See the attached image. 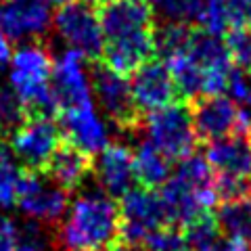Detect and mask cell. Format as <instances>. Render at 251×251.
Masks as SVG:
<instances>
[{
  "mask_svg": "<svg viewBox=\"0 0 251 251\" xmlns=\"http://www.w3.org/2000/svg\"><path fill=\"white\" fill-rule=\"evenodd\" d=\"M120 203L107 193L86 191L69 203L57 224L54 245L59 251H97L120 239Z\"/></svg>",
  "mask_w": 251,
  "mask_h": 251,
  "instance_id": "1",
  "label": "cell"
},
{
  "mask_svg": "<svg viewBox=\"0 0 251 251\" xmlns=\"http://www.w3.org/2000/svg\"><path fill=\"white\" fill-rule=\"evenodd\" d=\"M54 61L44 42L21 44L11 57V88L19 97L25 117H57L59 107L50 88Z\"/></svg>",
  "mask_w": 251,
  "mask_h": 251,
  "instance_id": "2",
  "label": "cell"
},
{
  "mask_svg": "<svg viewBox=\"0 0 251 251\" xmlns=\"http://www.w3.org/2000/svg\"><path fill=\"white\" fill-rule=\"evenodd\" d=\"M147 140L168 157L170 161H180L195 153L197 132L193 126V113L184 103H172L145 120Z\"/></svg>",
  "mask_w": 251,
  "mask_h": 251,
  "instance_id": "3",
  "label": "cell"
},
{
  "mask_svg": "<svg viewBox=\"0 0 251 251\" xmlns=\"http://www.w3.org/2000/svg\"><path fill=\"white\" fill-rule=\"evenodd\" d=\"M57 34L67 42L69 49L82 52L90 63L103 57L105 36L100 27L99 9L86 0H74L57 9L52 17Z\"/></svg>",
  "mask_w": 251,
  "mask_h": 251,
  "instance_id": "4",
  "label": "cell"
},
{
  "mask_svg": "<svg viewBox=\"0 0 251 251\" xmlns=\"http://www.w3.org/2000/svg\"><path fill=\"white\" fill-rule=\"evenodd\" d=\"M61 143L63 132L57 117H25L6 138V145L19 166L31 172H44Z\"/></svg>",
  "mask_w": 251,
  "mask_h": 251,
  "instance_id": "5",
  "label": "cell"
},
{
  "mask_svg": "<svg viewBox=\"0 0 251 251\" xmlns=\"http://www.w3.org/2000/svg\"><path fill=\"white\" fill-rule=\"evenodd\" d=\"M90 86L97 94L100 109L115 128L122 132H136L143 126V115L134 105L132 88L126 75L111 72L107 65L97 61L90 67Z\"/></svg>",
  "mask_w": 251,
  "mask_h": 251,
  "instance_id": "6",
  "label": "cell"
},
{
  "mask_svg": "<svg viewBox=\"0 0 251 251\" xmlns=\"http://www.w3.org/2000/svg\"><path fill=\"white\" fill-rule=\"evenodd\" d=\"M69 193L46 176V172L23 170L19 182V209L38 224H59L69 209Z\"/></svg>",
  "mask_w": 251,
  "mask_h": 251,
  "instance_id": "7",
  "label": "cell"
},
{
  "mask_svg": "<svg viewBox=\"0 0 251 251\" xmlns=\"http://www.w3.org/2000/svg\"><path fill=\"white\" fill-rule=\"evenodd\" d=\"M120 216L122 228L120 239L143 245L149 234L157 232L159 228L170 226V220L163 207L159 193L149 191V188H132L120 199Z\"/></svg>",
  "mask_w": 251,
  "mask_h": 251,
  "instance_id": "8",
  "label": "cell"
},
{
  "mask_svg": "<svg viewBox=\"0 0 251 251\" xmlns=\"http://www.w3.org/2000/svg\"><path fill=\"white\" fill-rule=\"evenodd\" d=\"M86 57L82 52L69 49L54 61L50 88L57 100L59 113L67 109H77L92 105V86H90V72L84 67Z\"/></svg>",
  "mask_w": 251,
  "mask_h": 251,
  "instance_id": "9",
  "label": "cell"
},
{
  "mask_svg": "<svg viewBox=\"0 0 251 251\" xmlns=\"http://www.w3.org/2000/svg\"><path fill=\"white\" fill-rule=\"evenodd\" d=\"M130 88L140 115L155 113L163 107L176 103L178 99L174 75H172L168 63H163L161 59H151L143 67H138L132 74Z\"/></svg>",
  "mask_w": 251,
  "mask_h": 251,
  "instance_id": "10",
  "label": "cell"
},
{
  "mask_svg": "<svg viewBox=\"0 0 251 251\" xmlns=\"http://www.w3.org/2000/svg\"><path fill=\"white\" fill-rule=\"evenodd\" d=\"M92 172L97 176L100 191L107 193L111 199H122L126 193L134 188V184H138L134 170V151L120 143L107 145L100 151Z\"/></svg>",
  "mask_w": 251,
  "mask_h": 251,
  "instance_id": "11",
  "label": "cell"
},
{
  "mask_svg": "<svg viewBox=\"0 0 251 251\" xmlns=\"http://www.w3.org/2000/svg\"><path fill=\"white\" fill-rule=\"evenodd\" d=\"M99 17L105 42L155 29L153 9L140 0H111L99 6Z\"/></svg>",
  "mask_w": 251,
  "mask_h": 251,
  "instance_id": "12",
  "label": "cell"
},
{
  "mask_svg": "<svg viewBox=\"0 0 251 251\" xmlns=\"http://www.w3.org/2000/svg\"><path fill=\"white\" fill-rule=\"evenodd\" d=\"M59 128L67 143L75 145L88 155H97L109 145V132L94 105L67 109L57 115Z\"/></svg>",
  "mask_w": 251,
  "mask_h": 251,
  "instance_id": "13",
  "label": "cell"
},
{
  "mask_svg": "<svg viewBox=\"0 0 251 251\" xmlns=\"http://www.w3.org/2000/svg\"><path fill=\"white\" fill-rule=\"evenodd\" d=\"M50 25L49 0H6L0 4V31L9 40L40 38Z\"/></svg>",
  "mask_w": 251,
  "mask_h": 251,
  "instance_id": "14",
  "label": "cell"
},
{
  "mask_svg": "<svg viewBox=\"0 0 251 251\" xmlns=\"http://www.w3.org/2000/svg\"><path fill=\"white\" fill-rule=\"evenodd\" d=\"M193 126L197 138L211 140L224 138L239 132V107L224 94L203 97L193 103Z\"/></svg>",
  "mask_w": 251,
  "mask_h": 251,
  "instance_id": "15",
  "label": "cell"
},
{
  "mask_svg": "<svg viewBox=\"0 0 251 251\" xmlns=\"http://www.w3.org/2000/svg\"><path fill=\"white\" fill-rule=\"evenodd\" d=\"M153 54H155V40L151 29V31H140V34L134 36L107 40L100 63L120 75H132L138 67H143L147 61H151Z\"/></svg>",
  "mask_w": 251,
  "mask_h": 251,
  "instance_id": "16",
  "label": "cell"
},
{
  "mask_svg": "<svg viewBox=\"0 0 251 251\" xmlns=\"http://www.w3.org/2000/svg\"><path fill=\"white\" fill-rule=\"evenodd\" d=\"M205 159L218 176L251 178V136L234 132L230 136L207 143Z\"/></svg>",
  "mask_w": 251,
  "mask_h": 251,
  "instance_id": "17",
  "label": "cell"
},
{
  "mask_svg": "<svg viewBox=\"0 0 251 251\" xmlns=\"http://www.w3.org/2000/svg\"><path fill=\"white\" fill-rule=\"evenodd\" d=\"M92 170H94L92 155L84 153L82 149H77L75 145L67 143L63 138V143L50 157L44 172L54 184H59L67 193H72L86 182V178L92 174Z\"/></svg>",
  "mask_w": 251,
  "mask_h": 251,
  "instance_id": "18",
  "label": "cell"
},
{
  "mask_svg": "<svg viewBox=\"0 0 251 251\" xmlns=\"http://www.w3.org/2000/svg\"><path fill=\"white\" fill-rule=\"evenodd\" d=\"M251 0H205L197 23L211 36H226L234 27H243L249 19Z\"/></svg>",
  "mask_w": 251,
  "mask_h": 251,
  "instance_id": "19",
  "label": "cell"
},
{
  "mask_svg": "<svg viewBox=\"0 0 251 251\" xmlns=\"http://www.w3.org/2000/svg\"><path fill=\"white\" fill-rule=\"evenodd\" d=\"M134 170H136V182L143 188H149V191L161 188L170 180L172 172H174L172 170V161L149 140H143L134 151Z\"/></svg>",
  "mask_w": 251,
  "mask_h": 251,
  "instance_id": "20",
  "label": "cell"
},
{
  "mask_svg": "<svg viewBox=\"0 0 251 251\" xmlns=\"http://www.w3.org/2000/svg\"><path fill=\"white\" fill-rule=\"evenodd\" d=\"M214 216L224 237L251 245V197L220 203Z\"/></svg>",
  "mask_w": 251,
  "mask_h": 251,
  "instance_id": "21",
  "label": "cell"
},
{
  "mask_svg": "<svg viewBox=\"0 0 251 251\" xmlns=\"http://www.w3.org/2000/svg\"><path fill=\"white\" fill-rule=\"evenodd\" d=\"M195 31L191 25L174 21H163L153 29V40H155V54L163 63H170L178 57L186 54L188 46H191Z\"/></svg>",
  "mask_w": 251,
  "mask_h": 251,
  "instance_id": "22",
  "label": "cell"
},
{
  "mask_svg": "<svg viewBox=\"0 0 251 251\" xmlns=\"http://www.w3.org/2000/svg\"><path fill=\"white\" fill-rule=\"evenodd\" d=\"M182 237L188 251H209L222 237V230L216 222V216L209 211H203L201 216L191 220L186 226H182Z\"/></svg>",
  "mask_w": 251,
  "mask_h": 251,
  "instance_id": "23",
  "label": "cell"
},
{
  "mask_svg": "<svg viewBox=\"0 0 251 251\" xmlns=\"http://www.w3.org/2000/svg\"><path fill=\"white\" fill-rule=\"evenodd\" d=\"M23 168L6 143H0V207H13L19 197Z\"/></svg>",
  "mask_w": 251,
  "mask_h": 251,
  "instance_id": "24",
  "label": "cell"
},
{
  "mask_svg": "<svg viewBox=\"0 0 251 251\" xmlns=\"http://www.w3.org/2000/svg\"><path fill=\"white\" fill-rule=\"evenodd\" d=\"M23 120H25V109L19 97L11 86L0 84V136L6 140L23 124Z\"/></svg>",
  "mask_w": 251,
  "mask_h": 251,
  "instance_id": "25",
  "label": "cell"
},
{
  "mask_svg": "<svg viewBox=\"0 0 251 251\" xmlns=\"http://www.w3.org/2000/svg\"><path fill=\"white\" fill-rule=\"evenodd\" d=\"M234 67L251 72V27H234L224 38Z\"/></svg>",
  "mask_w": 251,
  "mask_h": 251,
  "instance_id": "26",
  "label": "cell"
},
{
  "mask_svg": "<svg viewBox=\"0 0 251 251\" xmlns=\"http://www.w3.org/2000/svg\"><path fill=\"white\" fill-rule=\"evenodd\" d=\"M203 4H205V0H163L159 4V11L166 21L191 25L193 21L199 19Z\"/></svg>",
  "mask_w": 251,
  "mask_h": 251,
  "instance_id": "27",
  "label": "cell"
},
{
  "mask_svg": "<svg viewBox=\"0 0 251 251\" xmlns=\"http://www.w3.org/2000/svg\"><path fill=\"white\" fill-rule=\"evenodd\" d=\"M145 251H188L182 237V230L176 226H166L157 232L149 234L143 243Z\"/></svg>",
  "mask_w": 251,
  "mask_h": 251,
  "instance_id": "28",
  "label": "cell"
},
{
  "mask_svg": "<svg viewBox=\"0 0 251 251\" xmlns=\"http://www.w3.org/2000/svg\"><path fill=\"white\" fill-rule=\"evenodd\" d=\"M214 188H216L218 203L234 201V199H243V197H251V182H249V178L218 176L214 180Z\"/></svg>",
  "mask_w": 251,
  "mask_h": 251,
  "instance_id": "29",
  "label": "cell"
},
{
  "mask_svg": "<svg viewBox=\"0 0 251 251\" xmlns=\"http://www.w3.org/2000/svg\"><path fill=\"white\" fill-rule=\"evenodd\" d=\"M17 251H50L49 241H46L42 226L38 222L25 224V228L19 230V245Z\"/></svg>",
  "mask_w": 251,
  "mask_h": 251,
  "instance_id": "30",
  "label": "cell"
},
{
  "mask_svg": "<svg viewBox=\"0 0 251 251\" xmlns=\"http://www.w3.org/2000/svg\"><path fill=\"white\" fill-rule=\"evenodd\" d=\"M19 228L11 218L0 216V251H17Z\"/></svg>",
  "mask_w": 251,
  "mask_h": 251,
  "instance_id": "31",
  "label": "cell"
},
{
  "mask_svg": "<svg viewBox=\"0 0 251 251\" xmlns=\"http://www.w3.org/2000/svg\"><path fill=\"white\" fill-rule=\"evenodd\" d=\"M97 251H145V249H143V245H134V243H128V241L117 239V241L109 243V245L100 247Z\"/></svg>",
  "mask_w": 251,
  "mask_h": 251,
  "instance_id": "32",
  "label": "cell"
},
{
  "mask_svg": "<svg viewBox=\"0 0 251 251\" xmlns=\"http://www.w3.org/2000/svg\"><path fill=\"white\" fill-rule=\"evenodd\" d=\"M11 57H13V54H11V40L2 34V31H0V65L6 63Z\"/></svg>",
  "mask_w": 251,
  "mask_h": 251,
  "instance_id": "33",
  "label": "cell"
},
{
  "mask_svg": "<svg viewBox=\"0 0 251 251\" xmlns=\"http://www.w3.org/2000/svg\"><path fill=\"white\" fill-rule=\"evenodd\" d=\"M140 2H145V4H149V6H159L163 0H140Z\"/></svg>",
  "mask_w": 251,
  "mask_h": 251,
  "instance_id": "34",
  "label": "cell"
},
{
  "mask_svg": "<svg viewBox=\"0 0 251 251\" xmlns=\"http://www.w3.org/2000/svg\"><path fill=\"white\" fill-rule=\"evenodd\" d=\"M49 2L57 4V6H63V4H69V2H74V0H49Z\"/></svg>",
  "mask_w": 251,
  "mask_h": 251,
  "instance_id": "35",
  "label": "cell"
},
{
  "mask_svg": "<svg viewBox=\"0 0 251 251\" xmlns=\"http://www.w3.org/2000/svg\"><path fill=\"white\" fill-rule=\"evenodd\" d=\"M247 23H249V27H251V11H249V19H247Z\"/></svg>",
  "mask_w": 251,
  "mask_h": 251,
  "instance_id": "36",
  "label": "cell"
},
{
  "mask_svg": "<svg viewBox=\"0 0 251 251\" xmlns=\"http://www.w3.org/2000/svg\"><path fill=\"white\" fill-rule=\"evenodd\" d=\"M2 2H6V0H0V4H2Z\"/></svg>",
  "mask_w": 251,
  "mask_h": 251,
  "instance_id": "37",
  "label": "cell"
},
{
  "mask_svg": "<svg viewBox=\"0 0 251 251\" xmlns=\"http://www.w3.org/2000/svg\"><path fill=\"white\" fill-rule=\"evenodd\" d=\"M249 251H251V249H249Z\"/></svg>",
  "mask_w": 251,
  "mask_h": 251,
  "instance_id": "38",
  "label": "cell"
}]
</instances>
